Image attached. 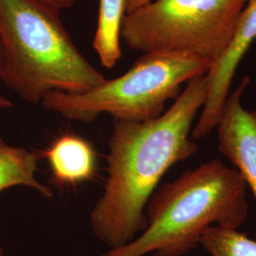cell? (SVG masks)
Returning a JSON list of instances; mask_svg holds the SVG:
<instances>
[{
	"label": "cell",
	"mask_w": 256,
	"mask_h": 256,
	"mask_svg": "<svg viewBox=\"0 0 256 256\" xmlns=\"http://www.w3.org/2000/svg\"><path fill=\"white\" fill-rule=\"evenodd\" d=\"M207 90L206 75L196 77L160 117L115 120L106 182L90 212L93 234L110 248L126 245L146 229V208L160 180L172 166L196 153L192 126Z\"/></svg>",
	"instance_id": "1"
},
{
	"label": "cell",
	"mask_w": 256,
	"mask_h": 256,
	"mask_svg": "<svg viewBox=\"0 0 256 256\" xmlns=\"http://www.w3.org/2000/svg\"><path fill=\"white\" fill-rule=\"evenodd\" d=\"M43 0H0V80L28 104L52 92L84 93L106 80Z\"/></svg>",
	"instance_id": "2"
},
{
	"label": "cell",
	"mask_w": 256,
	"mask_h": 256,
	"mask_svg": "<svg viewBox=\"0 0 256 256\" xmlns=\"http://www.w3.org/2000/svg\"><path fill=\"white\" fill-rule=\"evenodd\" d=\"M248 210L244 180L236 168L214 160L155 191L147 203L146 229L102 256H182L200 244L212 223L238 229Z\"/></svg>",
	"instance_id": "3"
},
{
	"label": "cell",
	"mask_w": 256,
	"mask_h": 256,
	"mask_svg": "<svg viewBox=\"0 0 256 256\" xmlns=\"http://www.w3.org/2000/svg\"><path fill=\"white\" fill-rule=\"evenodd\" d=\"M212 64L194 55L144 54L115 79L84 93L52 92L41 104L64 119L86 124L102 114L114 120L146 122L162 115L167 102L180 94L183 84L206 75Z\"/></svg>",
	"instance_id": "4"
},
{
	"label": "cell",
	"mask_w": 256,
	"mask_h": 256,
	"mask_svg": "<svg viewBox=\"0 0 256 256\" xmlns=\"http://www.w3.org/2000/svg\"><path fill=\"white\" fill-rule=\"evenodd\" d=\"M248 0H152L126 14L120 36L144 54L194 55L214 64L229 46Z\"/></svg>",
	"instance_id": "5"
},
{
	"label": "cell",
	"mask_w": 256,
	"mask_h": 256,
	"mask_svg": "<svg viewBox=\"0 0 256 256\" xmlns=\"http://www.w3.org/2000/svg\"><path fill=\"white\" fill-rule=\"evenodd\" d=\"M256 40V0H248L229 46L206 74L207 98L191 133L194 140L208 136L218 126L238 66Z\"/></svg>",
	"instance_id": "6"
},
{
	"label": "cell",
	"mask_w": 256,
	"mask_h": 256,
	"mask_svg": "<svg viewBox=\"0 0 256 256\" xmlns=\"http://www.w3.org/2000/svg\"><path fill=\"white\" fill-rule=\"evenodd\" d=\"M250 81L245 76L230 92L216 128L218 150L234 165L256 200V111L242 104Z\"/></svg>",
	"instance_id": "7"
},
{
	"label": "cell",
	"mask_w": 256,
	"mask_h": 256,
	"mask_svg": "<svg viewBox=\"0 0 256 256\" xmlns=\"http://www.w3.org/2000/svg\"><path fill=\"white\" fill-rule=\"evenodd\" d=\"M55 182L75 185L86 182L95 170V153L82 138L64 135L45 152Z\"/></svg>",
	"instance_id": "8"
},
{
	"label": "cell",
	"mask_w": 256,
	"mask_h": 256,
	"mask_svg": "<svg viewBox=\"0 0 256 256\" xmlns=\"http://www.w3.org/2000/svg\"><path fill=\"white\" fill-rule=\"evenodd\" d=\"M40 158L39 153L12 146L0 137V192L10 187L24 186L52 198V189L37 180Z\"/></svg>",
	"instance_id": "9"
},
{
	"label": "cell",
	"mask_w": 256,
	"mask_h": 256,
	"mask_svg": "<svg viewBox=\"0 0 256 256\" xmlns=\"http://www.w3.org/2000/svg\"><path fill=\"white\" fill-rule=\"evenodd\" d=\"M128 12V0H99L98 25L93 48L106 68H112L122 54L120 38Z\"/></svg>",
	"instance_id": "10"
},
{
	"label": "cell",
	"mask_w": 256,
	"mask_h": 256,
	"mask_svg": "<svg viewBox=\"0 0 256 256\" xmlns=\"http://www.w3.org/2000/svg\"><path fill=\"white\" fill-rule=\"evenodd\" d=\"M200 244L212 256H256V240L238 229L212 225L202 234Z\"/></svg>",
	"instance_id": "11"
},
{
	"label": "cell",
	"mask_w": 256,
	"mask_h": 256,
	"mask_svg": "<svg viewBox=\"0 0 256 256\" xmlns=\"http://www.w3.org/2000/svg\"><path fill=\"white\" fill-rule=\"evenodd\" d=\"M43 1L48 3V5L54 7L55 9L62 10L72 8L78 0H43Z\"/></svg>",
	"instance_id": "12"
},
{
	"label": "cell",
	"mask_w": 256,
	"mask_h": 256,
	"mask_svg": "<svg viewBox=\"0 0 256 256\" xmlns=\"http://www.w3.org/2000/svg\"><path fill=\"white\" fill-rule=\"evenodd\" d=\"M150 1H152V0H128V12H126V14L144 7V5L148 4Z\"/></svg>",
	"instance_id": "13"
},
{
	"label": "cell",
	"mask_w": 256,
	"mask_h": 256,
	"mask_svg": "<svg viewBox=\"0 0 256 256\" xmlns=\"http://www.w3.org/2000/svg\"><path fill=\"white\" fill-rule=\"evenodd\" d=\"M12 106H14V104L10 101L9 99H7L6 97H4L0 94V110L10 108H12Z\"/></svg>",
	"instance_id": "14"
},
{
	"label": "cell",
	"mask_w": 256,
	"mask_h": 256,
	"mask_svg": "<svg viewBox=\"0 0 256 256\" xmlns=\"http://www.w3.org/2000/svg\"><path fill=\"white\" fill-rule=\"evenodd\" d=\"M0 256H4V252H3V248L0 247Z\"/></svg>",
	"instance_id": "15"
}]
</instances>
